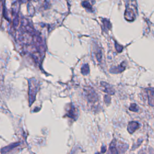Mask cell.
Wrapping results in <instances>:
<instances>
[{"label": "cell", "mask_w": 154, "mask_h": 154, "mask_svg": "<svg viewBox=\"0 0 154 154\" xmlns=\"http://www.w3.org/2000/svg\"><path fill=\"white\" fill-rule=\"evenodd\" d=\"M139 128V124L137 122H131L129 123V124L128 125L127 129L128 132L130 134L133 133L135 132L137 129Z\"/></svg>", "instance_id": "cell-1"}, {"label": "cell", "mask_w": 154, "mask_h": 154, "mask_svg": "<svg viewBox=\"0 0 154 154\" xmlns=\"http://www.w3.org/2000/svg\"><path fill=\"white\" fill-rule=\"evenodd\" d=\"M148 101L150 105L154 107V91L149 90L148 91Z\"/></svg>", "instance_id": "cell-3"}, {"label": "cell", "mask_w": 154, "mask_h": 154, "mask_svg": "<svg viewBox=\"0 0 154 154\" xmlns=\"http://www.w3.org/2000/svg\"><path fill=\"white\" fill-rule=\"evenodd\" d=\"M110 150H111V153L112 154H119L118 153V150L116 148V145L114 142H112L111 145H110Z\"/></svg>", "instance_id": "cell-4"}, {"label": "cell", "mask_w": 154, "mask_h": 154, "mask_svg": "<svg viewBox=\"0 0 154 154\" xmlns=\"http://www.w3.org/2000/svg\"><path fill=\"white\" fill-rule=\"evenodd\" d=\"M142 154H145V153H142Z\"/></svg>", "instance_id": "cell-6"}, {"label": "cell", "mask_w": 154, "mask_h": 154, "mask_svg": "<svg viewBox=\"0 0 154 154\" xmlns=\"http://www.w3.org/2000/svg\"><path fill=\"white\" fill-rule=\"evenodd\" d=\"M130 110L132 111V112H137L138 111V108H137V106L136 105V104H132L131 105V107H130Z\"/></svg>", "instance_id": "cell-5"}, {"label": "cell", "mask_w": 154, "mask_h": 154, "mask_svg": "<svg viewBox=\"0 0 154 154\" xmlns=\"http://www.w3.org/2000/svg\"><path fill=\"white\" fill-rule=\"evenodd\" d=\"M66 115H67V116H68L72 119H76L77 118V117H78V113H77L76 109L75 107H73L72 106L68 111Z\"/></svg>", "instance_id": "cell-2"}]
</instances>
